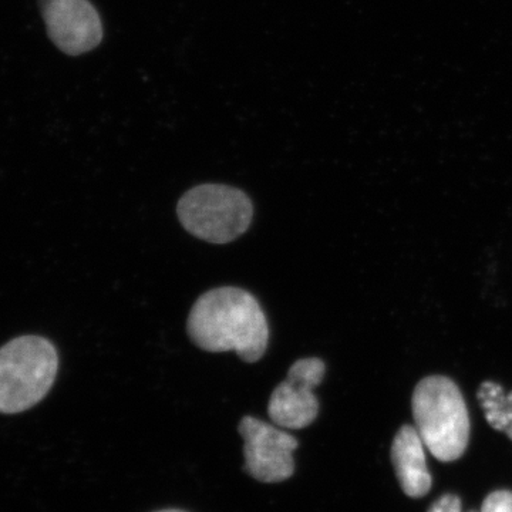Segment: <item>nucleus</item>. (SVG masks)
<instances>
[{
	"mask_svg": "<svg viewBox=\"0 0 512 512\" xmlns=\"http://www.w3.org/2000/svg\"><path fill=\"white\" fill-rule=\"evenodd\" d=\"M187 329L198 348L211 353L235 352L247 363L258 362L268 348V320L258 299L235 286L201 295L192 306Z\"/></svg>",
	"mask_w": 512,
	"mask_h": 512,
	"instance_id": "obj_1",
	"label": "nucleus"
},
{
	"mask_svg": "<svg viewBox=\"0 0 512 512\" xmlns=\"http://www.w3.org/2000/svg\"><path fill=\"white\" fill-rule=\"evenodd\" d=\"M412 412L414 427L434 458L451 463L466 453L470 414L454 380L443 375L421 379L413 392Z\"/></svg>",
	"mask_w": 512,
	"mask_h": 512,
	"instance_id": "obj_2",
	"label": "nucleus"
},
{
	"mask_svg": "<svg viewBox=\"0 0 512 512\" xmlns=\"http://www.w3.org/2000/svg\"><path fill=\"white\" fill-rule=\"evenodd\" d=\"M59 353L49 339L26 335L0 348V413L18 414L42 402L56 382Z\"/></svg>",
	"mask_w": 512,
	"mask_h": 512,
	"instance_id": "obj_3",
	"label": "nucleus"
},
{
	"mask_svg": "<svg viewBox=\"0 0 512 512\" xmlns=\"http://www.w3.org/2000/svg\"><path fill=\"white\" fill-rule=\"evenodd\" d=\"M181 224L194 237L211 244H228L248 231L254 205L244 191L221 184L191 188L178 201Z\"/></svg>",
	"mask_w": 512,
	"mask_h": 512,
	"instance_id": "obj_4",
	"label": "nucleus"
},
{
	"mask_svg": "<svg viewBox=\"0 0 512 512\" xmlns=\"http://www.w3.org/2000/svg\"><path fill=\"white\" fill-rule=\"evenodd\" d=\"M238 430L249 476L261 483H282L293 476L298 440L292 434L251 416L239 421Z\"/></svg>",
	"mask_w": 512,
	"mask_h": 512,
	"instance_id": "obj_5",
	"label": "nucleus"
},
{
	"mask_svg": "<svg viewBox=\"0 0 512 512\" xmlns=\"http://www.w3.org/2000/svg\"><path fill=\"white\" fill-rule=\"evenodd\" d=\"M326 365L319 357L296 360L285 382L278 384L268 404L276 426L301 430L311 426L319 414V400L313 390L323 382Z\"/></svg>",
	"mask_w": 512,
	"mask_h": 512,
	"instance_id": "obj_6",
	"label": "nucleus"
},
{
	"mask_svg": "<svg viewBox=\"0 0 512 512\" xmlns=\"http://www.w3.org/2000/svg\"><path fill=\"white\" fill-rule=\"evenodd\" d=\"M52 42L69 56L92 52L103 40V23L89 0H39Z\"/></svg>",
	"mask_w": 512,
	"mask_h": 512,
	"instance_id": "obj_7",
	"label": "nucleus"
},
{
	"mask_svg": "<svg viewBox=\"0 0 512 512\" xmlns=\"http://www.w3.org/2000/svg\"><path fill=\"white\" fill-rule=\"evenodd\" d=\"M394 473L404 494L410 498H423L430 493L433 478L427 468L426 446L419 431L404 424L397 431L392 443Z\"/></svg>",
	"mask_w": 512,
	"mask_h": 512,
	"instance_id": "obj_8",
	"label": "nucleus"
},
{
	"mask_svg": "<svg viewBox=\"0 0 512 512\" xmlns=\"http://www.w3.org/2000/svg\"><path fill=\"white\" fill-rule=\"evenodd\" d=\"M477 399L487 423L512 441V392L507 393L501 384L487 380L478 387Z\"/></svg>",
	"mask_w": 512,
	"mask_h": 512,
	"instance_id": "obj_9",
	"label": "nucleus"
},
{
	"mask_svg": "<svg viewBox=\"0 0 512 512\" xmlns=\"http://www.w3.org/2000/svg\"><path fill=\"white\" fill-rule=\"evenodd\" d=\"M480 512H512L511 491L498 490L487 495Z\"/></svg>",
	"mask_w": 512,
	"mask_h": 512,
	"instance_id": "obj_10",
	"label": "nucleus"
},
{
	"mask_svg": "<svg viewBox=\"0 0 512 512\" xmlns=\"http://www.w3.org/2000/svg\"><path fill=\"white\" fill-rule=\"evenodd\" d=\"M427 512H463V501L456 494H444L437 498ZM478 512V511H468Z\"/></svg>",
	"mask_w": 512,
	"mask_h": 512,
	"instance_id": "obj_11",
	"label": "nucleus"
},
{
	"mask_svg": "<svg viewBox=\"0 0 512 512\" xmlns=\"http://www.w3.org/2000/svg\"><path fill=\"white\" fill-rule=\"evenodd\" d=\"M156 512H187V511H181V510H163V511H156Z\"/></svg>",
	"mask_w": 512,
	"mask_h": 512,
	"instance_id": "obj_12",
	"label": "nucleus"
}]
</instances>
